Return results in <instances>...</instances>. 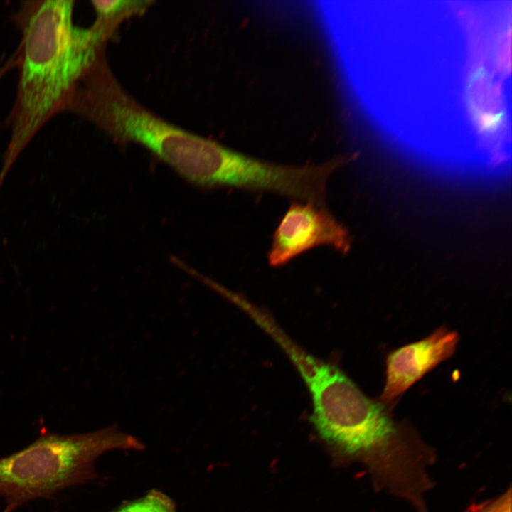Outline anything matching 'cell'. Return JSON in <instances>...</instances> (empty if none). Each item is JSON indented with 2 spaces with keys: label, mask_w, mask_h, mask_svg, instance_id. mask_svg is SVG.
I'll list each match as a JSON object with an SVG mask.
<instances>
[{
  "label": "cell",
  "mask_w": 512,
  "mask_h": 512,
  "mask_svg": "<svg viewBox=\"0 0 512 512\" xmlns=\"http://www.w3.org/2000/svg\"><path fill=\"white\" fill-rule=\"evenodd\" d=\"M73 1H25L16 15L22 38L16 51L17 92L8 117L10 140L0 172L9 169L37 132L65 112L70 95L106 41L92 26L73 22Z\"/></svg>",
  "instance_id": "obj_1"
},
{
  "label": "cell",
  "mask_w": 512,
  "mask_h": 512,
  "mask_svg": "<svg viewBox=\"0 0 512 512\" xmlns=\"http://www.w3.org/2000/svg\"><path fill=\"white\" fill-rule=\"evenodd\" d=\"M69 112L120 142L147 148L188 180L218 186L229 148L161 119L133 99L107 64L88 71L73 94Z\"/></svg>",
  "instance_id": "obj_2"
},
{
  "label": "cell",
  "mask_w": 512,
  "mask_h": 512,
  "mask_svg": "<svg viewBox=\"0 0 512 512\" xmlns=\"http://www.w3.org/2000/svg\"><path fill=\"white\" fill-rule=\"evenodd\" d=\"M144 444L115 425L93 432L46 433L0 459V496L14 510L36 498L97 478L95 461L112 449L142 451Z\"/></svg>",
  "instance_id": "obj_3"
},
{
  "label": "cell",
  "mask_w": 512,
  "mask_h": 512,
  "mask_svg": "<svg viewBox=\"0 0 512 512\" xmlns=\"http://www.w3.org/2000/svg\"><path fill=\"white\" fill-rule=\"evenodd\" d=\"M266 330L306 383L313 404L310 420L319 437L340 454L367 442L386 417L385 405L366 397L340 369L299 349L274 324Z\"/></svg>",
  "instance_id": "obj_4"
},
{
  "label": "cell",
  "mask_w": 512,
  "mask_h": 512,
  "mask_svg": "<svg viewBox=\"0 0 512 512\" xmlns=\"http://www.w3.org/2000/svg\"><path fill=\"white\" fill-rule=\"evenodd\" d=\"M351 242L346 228L324 206L294 202L274 231L267 259L271 266L280 267L316 247L327 246L346 253Z\"/></svg>",
  "instance_id": "obj_5"
},
{
  "label": "cell",
  "mask_w": 512,
  "mask_h": 512,
  "mask_svg": "<svg viewBox=\"0 0 512 512\" xmlns=\"http://www.w3.org/2000/svg\"><path fill=\"white\" fill-rule=\"evenodd\" d=\"M459 336L444 327L427 337L400 347L386 360L385 383L381 400L398 398L415 383L454 352Z\"/></svg>",
  "instance_id": "obj_6"
},
{
  "label": "cell",
  "mask_w": 512,
  "mask_h": 512,
  "mask_svg": "<svg viewBox=\"0 0 512 512\" xmlns=\"http://www.w3.org/2000/svg\"><path fill=\"white\" fill-rule=\"evenodd\" d=\"M467 102L479 131L494 132L502 123L503 112L496 88L484 69L475 72L469 81Z\"/></svg>",
  "instance_id": "obj_7"
},
{
  "label": "cell",
  "mask_w": 512,
  "mask_h": 512,
  "mask_svg": "<svg viewBox=\"0 0 512 512\" xmlns=\"http://www.w3.org/2000/svg\"><path fill=\"white\" fill-rule=\"evenodd\" d=\"M97 13L93 26L107 38L123 19L142 14L151 1L129 0H95L91 1Z\"/></svg>",
  "instance_id": "obj_8"
},
{
  "label": "cell",
  "mask_w": 512,
  "mask_h": 512,
  "mask_svg": "<svg viewBox=\"0 0 512 512\" xmlns=\"http://www.w3.org/2000/svg\"><path fill=\"white\" fill-rule=\"evenodd\" d=\"M111 512H177V510L169 496L154 489L139 498L124 502Z\"/></svg>",
  "instance_id": "obj_9"
},
{
  "label": "cell",
  "mask_w": 512,
  "mask_h": 512,
  "mask_svg": "<svg viewBox=\"0 0 512 512\" xmlns=\"http://www.w3.org/2000/svg\"><path fill=\"white\" fill-rule=\"evenodd\" d=\"M465 512H511V489L492 499L473 503Z\"/></svg>",
  "instance_id": "obj_10"
},
{
  "label": "cell",
  "mask_w": 512,
  "mask_h": 512,
  "mask_svg": "<svg viewBox=\"0 0 512 512\" xmlns=\"http://www.w3.org/2000/svg\"><path fill=\"white\" fill-rule=\"evenodd\" d=\"M11 511H12L10 508L6 507V508L2 512H11Z\"/></svg>",
  "instance_id": "obj_11"
}]
</instances>
